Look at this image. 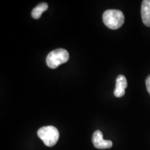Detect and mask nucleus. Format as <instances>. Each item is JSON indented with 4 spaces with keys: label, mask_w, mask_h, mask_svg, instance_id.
<instances>
[{
    "label": "nucleus",
    "mask_w": 150,
    "mask_h": 150,
    "mask_svg": "<svg viewBox=\"0 0 150 150\" xmlns=\"http://www.w3.org/2000/svg\"><path fill=\"white\" fill-rule=\"evenodd\" d=\"M141 17L143 24L150 27V0H144L141 5Z\"/></svg>",
    "instance_id": "423d86ee"
},
{
    "label": "nucleus",
    "mask_w": 150,
    "mask_h": 150,
    "mask_svg": "<svg viewBox=\"0 0 150 150\" xmlns=\"http://www.w3.org/2000/svg\"><path fill=\"white\" fill-rule=\"evenodd\" d=\"M38 136L47 147H53L59 139V132L55 127H43L38 131Z\"/></svg>",
    "instance_id": "7ed1b4c3"
},
{
    "label": "nucleus",
    "mask_w": 150,
    "mask_h": 150,
    "mask_svg": "<svg viewBox=\"0 0 150 150\" xmlns=\"http://www.w3.org/2000/svg\"><path fill=\"white\" fill-rule=\"evenodd\" d=\"M48 4L45 2H42L39 4L36 7H35L33 9L32 12H31V16L35 20H38L42 16V13L47 10Z\"/></svg>",
    "instance_id": "0eeeda50"
},
{
    "label": "nucleus",
    "mask_w": 150,
    "mask_h": 150,
    "mask_svg": "<svg viewBox=\"0 0 150 150\" xmlns=\"http://www.w3.org/2000/svg\"><path fill=\"white\" fill-rule=\"evenodd\" d=\"M103 22L110 29L115 30L120 28L125 22V16L120 10L109 9L103 13Z\"/></svg>",
    "instance_id": "f257e3e1"
},
{
    "label": "nucleus",
    "mask_w": 150,
    "mask_h": 150,
    "mask_svg": "<svg viewBox=\"0 0 150 150\" xmlns=\"http://www.w3.org/2000/svg\"><path fill=\"white\" fill-rule=\"evenodd\" d=\"M145 83H146V88H147V92L150 95V74L148 75L147 79H146Z\"/></svg>",
    "instance_id": "6e6552de"
},
{
    "label": "nucleus",
    "mask_w": 150,
    "mask_h": 150,
    "mask_svg": "<svg viewBox=\"0 0 150 150\" xmlns=\"http://www.w3.org/2000/svg\"><path fill=\"white\" fill-rule=\"evenodd\" d=\"M70 55L64 49H57L52 51L46 58L47 66L51 69H56L60 65L68 61Z\"/></svg>",
    "instance_id": "f03ea898"
},
{
    "label": "nucleus",
    "mask_w": 150,
    "mask_h": 150,
    "mask_svg": "<svg viewBox=\"0 0 150 150\" xmlns=\"http://www.w3.org/2000/svg\"><path fill=\"white\" fill-rule=\"evenodd\" d=\"M127 87V79L124 75H119L116 79L115 89L114 91V95L116 97H122L125 94V89Z\"/></svg>",
    "instance_id": "39448f33"
},
{
    "label": "nucleus",
    "mask_w": 150,
    "mask_h": 150,
    "mask_svg": "<svg viewBox=\"0 0 150 150\" xmlns=\"http://www.w3.org/2000/svg\"><path fill=\"white\" fill-rule=\"evenodd\" d=\"M92 142L95 148L99 149H110L112 147V142L110 140H106L103 138V134L100 131H95L93 135Z\"/></svg>",
    "instance_id": "20e7f679"
}]
</instances>
